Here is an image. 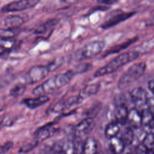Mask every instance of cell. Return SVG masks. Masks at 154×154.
Here are the masks:
<instances>
[{"instance_id":"1","label":"cell","mask_w":154,"mask_h":154,"mask_svg":"<svg viewBox=\"0 0 154 154\" xmlns=\"http://www.w3.org/2000/svg\"><path fill=\"white\" fill-rule=\"evenodd\" d=\"M73 76L67 71L50 77L32 90L35 96L46 95L52 93L69 83Z\"/></svg>"},{"instance_id":"2","label":"cell","mask_w":154,"mask_h":154,"mask_svg":"<svg viewBox=\"0 0 154 154\" xmlns=\"http://www.w3.org/2000/svg\"><path fill=\"white\" fill-rule=\"evenodd\" d=\"M138 56L139 53L135 50L119 54L104 66L99 68L94 72V76L98 78L112 73L126 64L134 61Z\"/></svg>"},{"instance_id":"3","label":"cell","mask_w":154,"mask_h":154,"mask_svg":"<svg viewBox=\"0 0 154 154\" xmlns=\"http://www.w3.org/2000/svg\"><path fill=\"white\" fill-rule=\"evenodd\" d=\"M105 46L104 41L96 40L91 42L74 52L71 59L75 61H81L94 58L101 53Z\"/></svg>"},{"instance_id":"4","label":"cell","mask_w":154,"mask_h":154,"mask_svg":"<svg viewBox=\"0 0 154 154\" xmlns=\"http://www.w3.org/2000/svg\"><path fill=\"white\" fill-rule=\"evenodd\" d=\"M146 64L144 62H139L132 64L120 76L117 87L124 89L138 79L145 73Z\"/></svg>"},{"instance_id":"5","label":"cell","mask_w":154,"mask_h":154,"mask_svg":"<svg viewBox=\"0 0 154 154\" xmlns=\"http://www.w3.org/2000/svg\"><path fill=\"white\" fill-rule=\"evenodd\" d=\"M49 73L46 65L32 66L26 73V82L29 84H35L45 79Z\"/></svg>"},{"instance_id":"6","label":"cell","mask_w":154,"mask_h":154,"mask_svg":"<svg viewBox=\"0 0 154 154\" xmlns=\"http://www.w3.org/2000/svg\"><path fill=\"white\" fill-rule=\"evenodd\" d=\"M40 0H17L5 5L1 9L4 13L21 11L33 8Z\"/></svg>"},{"instance_id":"7","label":"cell","mask_w":154,"mask_h":154,"mask_svg":"<svg viewBox=\"0 0 154 154\" xmlns=\"http://www.w3.org/2000/svg\"><path fill=\"white\" fill-rule=\"evenodd\" d=\"M130 98L135 105V108L138 110H143L147 108V91L141 87L134 88L130 92Z\"/></svg>"},{"instance_id":"8","label":"cell","mask_w":154,"mask_h":154,"mask_svg":"<svg viewBox=\"0 0 154 154\" xmlns=\"http://www.w3.org/2000/svg\"><path fill=\"white\" fill-rule=\"evenodd\" d=\"M82 102V100L78 96H70L65 100L57 102L54 105L51 111L54 113H60L79 105Z\"/></svg>"},{"instance_id":"9","label":"cell","mask_w":154,"mask_h":154,"mask_svg":"<svg viewBox=\"0 0 154 154\" xmlns=\"http://www.w3.org/2000/svg\"><path fill=\"white\" fill-rule=\"evenodd\" d=\"M95 126V122L91 117H88L80 122L73 128V134L75 138H81L90 133Z\"/></svg>"},{"instance_id":"10","label":"cell","mask_w":154,"mask_h":154,"mask_svg":"<svg viewBox=\"0 0 154 154\" xmlns=\"http://www.w3.org/2000/svg\"><path fill=\"white\" fill-rule=\"evenodd\" d=\"M135 13V12L123 13L122 11L117 13L111 16L108 20H106L101 25V27L105 29L111 28V27L117 25L118 23L130 18L133 15H134Z\"/></svg>"},{"instance_id":"11","label":"cell","mask_w":154,"mask_h":154,"mask_svg":"<svg viewBox=\"0 0 154 154\" xmlns=\"http://www.w3.org/2000/svg\"><path fill=\"white\" fill-rule=\"evenodd\" d=\"M52 125H46L39 128L35 134L32 142L36 146H38L43 141L52 135L57 130L53 128Z\"/></svg>"},{"instance_id":"12","label":"cell","mask_w":154,"mask_h":154,"mask_svg":"<svg viewBox=\"0 0 154 154\" xmlns=\"http://www.w3.org/2000/svg\"><path fill=\"white\" fill-rule=\"evenodd\" d=\"M49 99V97L46 95H40L35 97L25 99L22 100V103L29 109H35L47 103Z\"/></svg>"},{"instance_id":"13","label":"cell","mask_w":154,"mask_h":154,"mask_svg":"<svg viewBox=\"0 0 154 154\" xmlns=\"http://www.w3.org/2000/svg\"><path fill=\"white\" fill-rule=\"evenodd\" d=\"M128 112V108L125 104L120 103L117 105L114 111L116 122L120 125L125 124L127 122Z\"/></svg>"},{"instance_id":"14","label":"cell","mask_w":154,"mask_h":154,"mask_svg":"<svg viewBox=\"0 0 154 154\" xmlns=\"http://www.w3.org/2000/svg\"><path fill=\"white\" fill-rule=\"evenodd\" d=\"M127 122L133 128L138 129L142 126V117L140 110L136 108L129 110Z\"/></svg>"},{"instance_id":"15","label":"cell","mask_w":154,"mask_h":154,"mask_svg":"<svg viewBox=\"0 0 154 154\" xmlns=\"http://www.w3.org/2000/svg\"><path fill=\"white\" fill-rule=\"evenodd\" d=\"M142 126L147 131V132H153V112L146 108L142 110Z\"/></svg>"},{"instance_id":"16","label":"cell","mask_w":154,"mask_h":154,"mask_svg":"<svg viewBox=\"0 0 154 154\" xmlns=\"http://www.w3.org/2000/svg\"><path fill=\"white\" fill-rule=\"evenodd\" d=\"M100 88V85L99 84L94 83L87 85L80 90L78 96L83 101L84 100L96 94L99 92Z\"/></svg>"},{"instance_id":"17","label":"cell","mask_w":154,"mask_h":154,"mask_svg":"<svg viewBox=\"0 0 154 154\" xmlns=\"http://www.w3.org/2000/svg\"><path fill=\"white\" fill-rule=\"evenodd\" d=\"M108 146L110 150L114 153H122L126 147L122 138L117 136L109 138Z\"/></svg>"},{"instance_id":"18","label":"cell","mask_w":154,"mask_h":154,"mask_svg":"<svg viewBox=\"0 0 154 154\" xmlns=\"http://www.w3.org/2000/svg\"><path fill=\"white\" fill-rule=\"evenodd\" d=\"M24 22L23 19L19 15H10L7 16L4 20V26L7 28L16 29L20 27Z\"/></svg>"},{"instance_id":"19","label":"cell","mask_w":154,"mask_h":154,"mask_svg":"<svg viewBox=\"0 0 154 154\" xmlns=\"http://www.w3.org/2000/svg\"><path fill=\"white\" fill-rule=\"evenodd\" d=\"M97 145L95 138L93 137H88L83 143L82 153L87 154H93L97 152Z\"/></svg>"},{"instance_id":"20","label":"cell","mask_w":154,"mask_h":154,"mask_svg":"<svg viewBox=\"0 0 154 154\" xmlns=\"http://www.w3.org/2000/svg\"><path fill=\"white\" fill-rule=\"evenodd\" d=\"M92 69V65L90 63H81L67 70V72L73 77L76 75L82 74L90 71Z\"/></svg>"},{"instance_id":"21","label":"cell","mask_w":154,"mask_h":154,"mask_svg":"<svg viewBox=\"0 0 154 154\" xmlns=\"http://www.w3.org/2000/svg\"><path fill=\"white\" fill-rule=\"evenodd\" d=\"M59 22V20L57 19H52L49 20H48L44 23L39 25L34 31V34H44L48 31L52 29Z\"/></svg>"},{"instance_id":"22","label":"cell","mask_w":154,"mask_h":154,"mask_svg":"<svg viewBox=\"0 0 154 154\" xmlns=\"http://www.w3.org/2000/svg\"><path fill=\"white\" fill-rule=\"evenodd\" d=\"M120 130V124L117 122H111L108 124L105 129V135L109 139L116 137L119 133Z\"/></svg>"},{"instance_id":"23","label":"cell","mask_w":154,"mask_h":154,"mask_svg":"<svg viewBox=\"0 0 154 154\" xmlns=\"http://www.w3.org/2000/svg\"><path fill=\"white\" fill-rule=\"evenodd\" d=\"M137 37H135V38H131L119 45H117V46H115L114 47L111 48L109 51H108L105 54V56H108V55H111V54H115V53H117V52H119L120 51L126 49L127 47H128L129 46H130L131 45H132V43H134V42H135L137 40Z\"/></svg>"},{"instance_id":"24","label":"cell","mask_w":154,"mask_h":154,"mask_svg":"<svg viewBox=\"0 0 154 154\" xmlns=\"http://www.w3.org/2000/svg\"><path fill=\"white\" fill-rule=\"evenodd\" d=\"M134 132L132 130V129L130 127H128L125 129V130L123 131L122 135V140L124 142L125 146H129L131 145L134 140Z\"/></svg>"},{"instance_id":"25","label":"cell","mask_w":154,"mask_h":154,"mask_svg":"<svg viewBox=\"0 0 154 154\" xmlns=\"http://www.w3.org/2000/svg\"><path fill=\"white\" fill-rule=\"evenodd\" d=\"M142 144L146 148L148 153H153L154 138L153 132H147L143 140Z\"/></svg>"},{"instance_id":"26","label":"cell","mask_w":154,"mask_h":154,"mask_svg":"<svg viewBox=\"0 0 154 154\" xmlns=\"http://www.w3.org/2000/svg\"><path fill=\"white\" fill-rule=\"evenodd\" d=\"M26 88V85L22 83H19L15 85L10 91V95L13 97H17L22 96Z\"/></svg>"},{"instance_id":"27","label":"cell","mask_w":154,"mask_h":154,"mask_svg":"<svg viewBox=\"0 0 154 154\" xmlns=\"http://www.w3.org/2000/svg\"><path fill=\"white\" fill-rule=\"evenodd\" d=\"M64 59L63 57H58L47 64L46 66L48 67L49 72H54L59 68L64 63Z\"/></svg>"},{"instance_id":"28","label":"cell","mask_w":154,"mask_h":154,"mask_svg":"<svg viewBox=\"0 0 154 154\" xmlns=\"http://www.w3.org/2000/svg\"><path fill=\"white\" fill-rule=\"evenodd\" d=\"M15 36V33L13 29L9 28L0 29V39L13 38Z\"/></svg>"},{"instance_id":"29","label":"cell","mask_w":154,"mask_h":154,"mask_svg":"<svg viewBox=\"0 0 154 154\" xmlns=\"http://www.w3.org/2000/svg\"><path fill=\"white\" fill-rule=\"evenodd\" d=\"M153 39H151L150 40L146 41V42L143 43V44H141V45L138 46V47H139V48H137L135 51H136L138 53L146 52L145 48H147V50L150 51V49H152L153 48Z\"/></svg>"},{"instance_id":"30","label":"cell","mask_w":154,"mask_h":154,"mask_svg":"<svg viewBox=\"0 0 154 154\" xmlns=\"http://www.w3.org/2000/svg\"><path fill=\"white\" fill-rule=\"evenodd\" d=\"M63 153H74V145L72 141H67L62 144Z\"/></svg>"},{"instance_id":"31","label":"cell","mask_w":154,"mask_h":154,"mask_svg":"<svg viewBox=\"0 0 154 154\" xmlns=\"http://www.w3.org/2000/svg\"><path fill=\"white\" fill-rule=\"evenodd\" d=\"M14 43L15 40L14 38L8 39H0V45L6 48L7 50L12 48Z\"/></svg>"},{"instance_id":"32","label":"cell","mask_w":154,"mask_h":154,"mask_svg":"<svg viewBox=\"0 0 154 154\" xmlns=\"http://www.w3.org/2000/svg\"><path fill=\"white\" fill-rule=\"evenodd\" d=\"M37 146L34 144V143L31 141L25 145H23L22 147H21L20 148V149L19 150L18 152L19 153H28L30 151H31L32 150H33L35 147H36Z\"/></svg>"},{"instance_id":"33","label":"cell","mask_w":154,"mask_h":154,"mask_svg":"<svg viewBox=\"0 0 154 154\" xmlns=\"http://www.w3.org/2000/svg\"><path fill=\"white\" fill-rule=\"evenodd\" d=\"M14 122H15L14 117H11V116H5L1 120V122L3 125L4 127L11 126L14 124Z\"/></svg>"},{"instance_id":"34","label":"cell","mask_w":154,"mask_h":154,"mask_svg":"<svg viewBox=\"0 0 154 154\" xmlns=\"http://www.w3.org/2000/svg\"><path fill=\"white\" fill-rule=\"evenodd\" d=\"M13 146V143L12 141H7L3 144L2 145H0V153H6Z\"/></svg>"},{"instance_id":"35","label":"cell","mask_w":154,"mask_h":154,"mask_svg":"<svg viewBox=\"0 0 154 154\" xmlns=\"http://www.w3.org/2000/svg\"><path fill=\"white\" fill-rule=\"evenodd\" d=\"M136 152L137 153H148V151L146 149V148L142 144H140L138 145L137 148H136Z\"/></svg>"},{"instance_id":"36","label":"cell","mask_w":154,"mask_h":154,"mask_svg":"<svg viewBox=\"0 0 154 154\" xmlns=\"http://www.w3.org/2000/svg\"><path fill=\"white\" fill-rule=\"evenodd\" d=\"M119 0H97L99 3L105 4H113L117 3Z\"/></svg>"},{"instance_id":"37","label":"cell","mask_w":154,"mask_h":154,"mask_svg":"<svg viewBox=\"0 0 154 154\" xmlns=\"http://www.w3.org/2000/svg\"><path fill=\"white\" fill-rule=\"evenodd\" d=\"M147 87H148V89L149 90L150 92L152 94H153V79H151L148 82Z\"/></svg>"},{"instance_id":"38","label":"cell","mask_w":154,"mask_h":154,"mask_svg":"<svg viewBox=\"0 0 154 154\" xmlns=\"http://www.w3.org/2000/svg\"><path fill=\"white\" fill-rule=\"evenodd\" d=\"M8 50L6 48H5L4 46H2L0 45V55L4 54Z\"/></svg>"},{"instance_id":"39","label":"cell","mask_w":154,"mask_h":154,"mask_svg":"<svg viewBox=\"0 0 154 154\" xmlns=\"http://www.w3.org/2000/svg\"><path fill=\"white\" fill-rule=\"evenodd\" d=\"M62 2H66V3H73L76 2L78 0H61Z\"/></svg>"},{"instance_id":"40","label":"cell","mask_w":154,"mask_h":154,"mask_svg":"<svg viewBox=\"0 0 154 154\" xmlns=\"http://www.w3.org/2000/svg\"><path fill=\"white\" fill-rule=\"evenodd\" d=\"M3 128H4V126H3V125L2 124V123H1V121H0V131H1Z\"/></svg>"},{"instance_id":"41","label":"cell","mask_w":154,"mask_h":154,"mask_svg":"<svg viewBox=\"0 0 154 154\" xmlns=\"http://www.w3.org/2000/svg\"><path fill=\"white\" fill-rule=\"evenodd\" d=\"M0 87H1V84H0Z\"/></svg>"},{"instance_id":"42","label":"cell","mask_w":154,"mask_h":154,"mask_svg":"<svg viewBox=\"0 0 154 154\" xmlns=\"http://www.w3.org/2000/svg\"><path fill=\"white\" fill-rule=\"evenodd\" d=\"M0 111H1V110H0Z\"/></svg>"}]
</instances>
